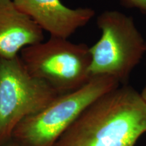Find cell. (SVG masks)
<instances>
[{
    "instance_id": "cell-10",
    "label": "cell",
    "mask_w": 146,
    "mask_h": 146,
    "mask_svg": "<svg viewBox=\"0 0 146 146\" xmlns=\"http://www.w3.org/2000/svg\"><path fill=\"white\" fill-rule=\"evenodd\" d=\"M3 146H20L18 144H17L15 142L12 141V140H10L8 143H7L5 145H4Z\"/></svg>"
},
{
    "instance_id": "cell-4",
    "label": "cell",
    "mask_w": 146,
    "mask_h": 146,
    "mask_svg": "<svg viewBox=\"0 0 146 146\" xmlns=\"http://www.w3.org/2000/svg\"><path fill=\"white\" fill-rule=\"evenodd\" d=\"M20 58L31 75L47 82L60 95L81 88L91 78V56L85 43L50 36L25 47Z\"/></svg>"
},
{
    "instance_id": "cell-9",
    "label": "cell",
    "mask_w": 146,
    "mask_h": 146,
    "mask_svg": "<svg viewBox=\"0 0 146 146\" xmlns=\"http://www.w3.org/2000/svg\"><path fill=\"white\" fill-rule=\"evenodd\" d=\"M140 96H141V99L143 100V101L145 102V104H146V84L144 88L143 89V90H142L141 93L140 94Z\"/></svg>"
},
{
    "instance_id": "cell-3",
    "label": "cell",
    "mask_w": 146,
    "mask_h": 146,
    "mask_svg": "<svg viewBox=\"0 0 146 146\" xmlns=\"http://www.w3.org/2000/svg\"><path fill=\"white\" fill-rule=\"evenodd\" d=\"M96 23L102 35L89 47V74L91 77L110 76L126 85L145 54V40L133 18L119 11H104L98 16Z\"/></svg>"
},
{
    "instance_id": "cell-6",
    "label": "cell",
    "mask_w": 146,
    "mask_h": 146,
    "mask_svg": "<svg viewBox=\"0 0 146 146\" xmlns=\"http://www.w3.org/2000/svg\"><path fill=\"white\" fill-rule=\"evenodd\" d=\"M51 36L68 39L77 29L87 25L95 16L91 8H70L60 0H12Z\"/></svg>"
},
{
    "instance_id": "cell-5",
    "label": "cell",
    "mask_w": 146,
    "mask_h": 146,
    "mask_svg": "<svg viewBox=\"0 0 146 146\" xmlns=\"http://www.w3.org/2000/svg\"><path fill=\"white\" fill-rule=\"evenodd\" d=\"M59 96L47 82L31 75L20 56L0 58V146L12 139L22 120L39 112Z\"/></svg>"
},
{
    "instance_id": "cell-1",
    "label": "cell",
    "mask_w": 146,
    "mask_h": 146,
    "mask_svg": "<svg viewBox=\"0 0 146 146\" xmlns=\"http://www.w3.org/2000/svg\"><path fill=\"white\" fill-rule=\"evenodd\" d=\"M146 133V104L122 85L87 106L54 146H135Z\"/></svg>"
},
{
    "instance_id": "cell-11",
    "label": "cell",
    "mask_w": 146,
    "mask_h": 146,
    "mask_svg": "<svg viewBox=\"0 0 146 146\" xmlns=\"http://www.w3.org/2000/svg\"><path fill=\"white\" fill-rule=\"evenodd\" d=\"M145 54H146V40H145Z\"/></svg>"
},
{
    "instance_id": "cell-7",
    "label": "cell",
    "mask_w": 146,
    "mask_h": 146,
    "mask_svg": "<svg viewBox=\"0 0 146 146\" xmlns=\"http://www.w3.org/2000/svg\"><path fill=\"white\" fill-rule=\"evenodd\" d=\"M43 39V31L12 0H0V58H15L25 47Z\"/></svg>"
},
{
    "instance_id": "cell-2",
    "label": "cell",
    "mask_w": 146,
    "mask_h": 146,
    "mask_svg": "<svg viewBox=\"0 0 146 146\" xmlns=\"http://www.w3.org/2000/svg\"><path fill=\"white\" fill-rule=\"evenodd\" d=\"M120 85L110 76H92L81 88L60 95L39 112L23 119L14 129L11 140L20 146H54L84 110Z\"/></svg>"
},
{
    "instance_id": "cell-8",
    "label": "cell",
    "mask_w": 146,
    "mask_h": 146,
    "mask_svg": "<svg viewBox=\"0 0 146 146\" xmlns=\"http://www.w3.org/2000/svg\"><path fill=\"white\" fill-rule=\"evenodd\" d=\"M120 3L127 8L137 9L146 12V0H119Z\"/></svg>"
}]
</instances>
